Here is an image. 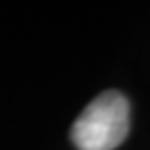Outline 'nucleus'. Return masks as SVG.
Segmentation results:
<instances>
[{
  "label": "nucleus",
  "mask_w": 150,
  "mask_h": 150,
  "mask_svg": "<svg viewBox=\"0 0 150 150\" xmlns=\"http://www.w3.org/2000/svg\"><path fill=\"white\" fill-rule=\"evenodd\" d=\"M129 134V102L117 90L94 98L71 127L77 150H115Z\"/></svg>",
  "instance_id": "f257e3e1"
}]
</instances>
